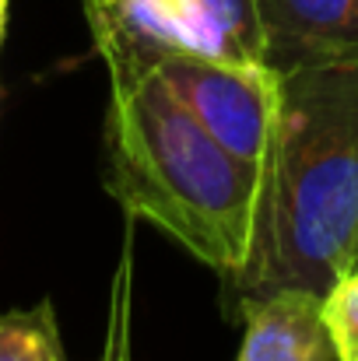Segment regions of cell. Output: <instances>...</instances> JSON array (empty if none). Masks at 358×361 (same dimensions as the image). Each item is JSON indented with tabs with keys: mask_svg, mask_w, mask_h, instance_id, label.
<instances>
[{
	"mask_svg": "<svg viewBox=\"0 0 358 361\" xmlns=\"http://www.w3.org/2000/svg\"><path fill=\"white\" fill-rule=\"evenodd\" d=\"M355 270L358 60L274 74L253 249L232 295L242 305L278 288L327 295Z\"/></svg>",
	"mask_w": 358,
	"mask_h": 361,
	"instance_id": "obj_1",
	"label": "cell"
},
{
	"mask_svg": "<svg viewBox=\"0 0 358 361\" xmlns=\"http://www.w3.org/2000/svg\"><path fill=\"white\" fill-rule=\"evenodd\" d=\"M323 319L334 341V358L358 361V270L345 274L323 295Z\"/></svg>",
	"mask_w": 358,
	"mask_h": 361,
	"instance_id": "obj_8",
	"label": "cell"
},
{
	"mask_svg": "<svg viewBox=\"0 0 358 361\" xmlns=\"http://www.w3.org/2000/svg\"><path fill=\"white\" fill-rule=\"evenodd\" d=\"M4 21H7V0H0V39H4Z\"/></svg>",
	"mask_w": 358,
	"mask_h": 361,
	"instance_id": "obj_9",
	"label": "cell"
},
{
	"mask_svg": "<svg viewBox=\"0 0 358 361\" xmlns=\"http://www.w3.org/2000/svg\"><path fill=\"white\" fill-rule=\"evenodd\" d=\"M267 35V71L358 60V0H256Z\"/></svg>",
	"mask_w": 358,
	"mask_h": 361,
	"instance_id": "obj_5",
	"label": "cell"
},
{
	"mask_svg": "<svg viewBox=\"0 0 358 361\" xmlns=\"http://www.w3.org/2000/svg\"><path fill=\"white\" fill-rule=\"evenodd\" d=\"M81 11L109 85L148 78L176 56L267 71L256 0H81Z\"/></svg>",
	"mask_w": 358,
	"mask_h": 361,
	"instance_id": "obj_3",
	"label": "cell"
},
{
	"mask_svg": "<svg viewBox=\"0 0 358 361\" xmlns=\"http://www.w3.org/2000/svg\"><path fill=\"white\" fill-rule=\"evenodd\" d=\"M158 74L169 81L179 102L232 154L260 165L270 133V102H274L270 71L201 60V56H176L165 60Z\"/></svg>",
	"mask_w": 358,
	"mask_h": 361,
	"instance_id": "obj_4",
	"label": "cell"
},
{
	"mask_svg": "<svg viewBox=\"0 0 358 361\" xmlns=\"http://www.w3.org/2000/svg\"><path fill=\"white\" fill-rule=\"evenodd\" d=\"M0 361H67L49 298L28 309L0 312Z\"/></svg>",
	"mask_w": 358,
	"mask_h": 361,
	"instance_id": "obj_7",
	"label": "cell"
},
{
	"mask_svg": "<svg viewBox=\"0 0 358 361\" xmlns=\"http://www.w3.org/2000/svg\"><path fill=\"white\" fill-rule=\"evenodd\" d=\"M246 337L239 361H334V341L323 319V295L278 288L242 305Z\"/></svg>",
	"mask_w": 358,
	"mask_h": 361,
	"instance_id": "obj_6",
	"label": "cell"
},
{
	"mask_svg": "<svg viewBox=\"0 0 358 361\" xmlns=\"http://www.w3.org/2000/svg\"><path fill=\"white\" fill-rule=\"evenodd\" d=\"M106 190L190 256L236 277L253 249L260 165L232 154L155 71L109 85Z\"/></svg>",
	"mask_w": 358,
	"mask_h": 361,
	"instance_id": "obj_2",
	"label": "cell"
}]
</instances>
